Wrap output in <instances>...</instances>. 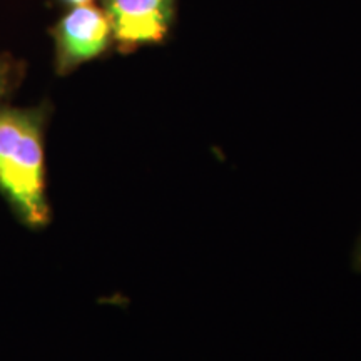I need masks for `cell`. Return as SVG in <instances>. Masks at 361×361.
Masks as SVG:
<instances>
[{
	"instance_id": "3",
	"label": "cell",
	"mask_w": 361,
	"mask_h": 361,
	"mask_svg": "<svg viewBox=\"0 0 361 361\" xmlns=\"http://www.w3.org/2000/svg\"><path fill=\"white\" fill-rule=\"evenodd\" d=\"M178 0H102L117 51L130 54L162 44L176 19Z\"/></svg>"
},
{
	"instance_id": "5",
	"label": "cell",
	"mask_w": 361,
	"mask_h": 361,
	"mask_svg": "<svg viewBox=\"0 0 361 361\" xmlns=\"http://www.w3.org/2000/svg\"><path fill=\"white\" fill-rule=\"evenodd\" d=\"M351 268H353L356 273H361V233L355 243L353 255H351Z\"/></svg>"
},
{
	"instance_id": "2",
	"label": "cell",
	"mask_w": 361,
	"mask_h": 361,
	"mask_svg": "<svg viewBox=\"0 0 361 361\" xmlns=\"http://www.w3.org/2000/svg\"><path fill=\"white\" fill-rule=\"evenodd\" d=\"M52 39L54 66L59 75L71 74L85 62L101 57L114 44L106 12L94 4L69 7L52 27Z\"/></svg>"
},
{
	"instance_id": "6",
	"label": "cell",
	"mask_w": 361,
	"mask_h": 361,
	"mask_svg": "<svg viewBox=\"0 0 361 361\" xmlns=\"http://www.w3.org/2000/svg\"><path fill=\"white\" fill-rule=\"evenodd\" d=\"M61 2H64L66 6L69 7H75V6H85V4H92L94 0H61Z\"/></svg>"
},
{
	"instance_id": "1",
	"label": "cell",
	"mask_w": 361,
	"mask_h": 361,
	"mask_svg": "<svg viewBox=\"0 0 361 361\" xmlns=\"http://www.w3.org/2000/svg\"><path fill=\"white\" fill-rule=\"evenodd\" d=\"M47 114L45 106H0V194L17 218L34 229L51 219L44 146Z\"/></svg>"
},
{
	"instance_id": "4",
	"label": "cell",
	"mask_w": 361,
	"mask_h": 361,
	"mask_svg": "<svg viewBox=\"0 0 361 361\" xmlns=\"http://www.w3.org/2000/svg\"><path fill=\"white\" fill-rule=\"evenodd\" d=\"M20 79V67L12 57L0 56V106H4L8 94L12 92Z\"/></svg>"
}]
</instances>
